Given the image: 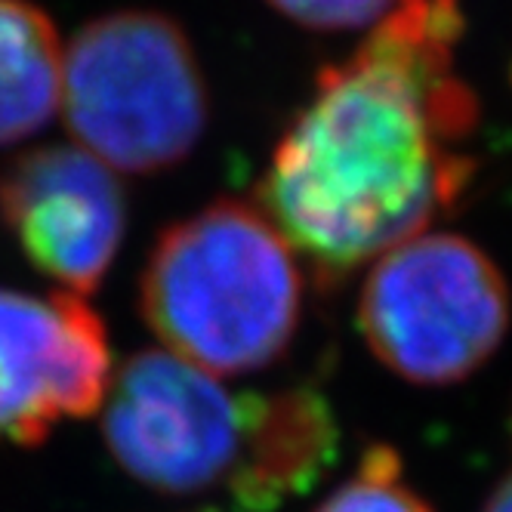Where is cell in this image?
Returning <instances> with one entry per match:
<instances>
[{
  "label": "cell",
  "instance_id": "6da1fadb",
  "mask_svg": "<svg viewBox=\"0 0 512 512\" xmlns=\"http://www.w3.org/2000/svg\"><path fill=\"white\" fill-rule=\"evenodd\" d=\"M451 81L426 0H401L346 65L321 71L260 186V213L321 284L417 238L463 192L472 164L442 152L435 118Z\"/></svg>",
  "mask_w": 512,
  "mask_h": 512
},
{
  "label": "cell",
  "instance_id": "7a4b0ae2",
  "mask_svg": "<svg viewBox=\"0 0 512 512\" xmlns=\"http://www.w3.org/2000/svg\"><path fill=\"white\" fill-rule=\"evenodd\" d=\"M139 309L167 352L213 377L253 374L294 343L303 275L294 250L244 201H216L161 232Z\"/></svg>",
  "mask_w": 512,
  "mask_h": 512
},
{
  "label": "cell",
  "instance_id": "3957f363",
  "mask_svg": "<svg viewBox=\"0 0 512 512\" xmlns=\"http://www.w3.org/2000/svg\"><path fill=\"white\" fill-rule=\"evenodd\" d=\"M65 124L105 167L158 173L186 161L207 127V87L173 19L124 10L93 19L62 53Z\"/></svg>",
  "mask_w": 512,
  "mask_h": 512
},
{
  "label": "cell",
  "instance_id": "277c9868",
  "mask_svg": "<svg viewBox=\"0 0 512 512\" xmlns=\"http://www.w3.org/2000/svg\"><path fill=\"white\" fill-rule=\"evenodd\" d=\"M512 300L488 253L460 235H417L371 269L358 327L374 358L417 386L472 377L509 331Z\"/></svg>",
  "mask_w": 512,
  "mask_h": 512
},
{
  "label": "cell",
  "instance_id": "5b68a950",
  "mask_svg": "<svg viewBox=\"0 0 512 512\" xmlns=\"http://www.w3.org/2000/svg\"><path fill=\"white\" fill-rule=\"evenodd\" d=\"M269 395L232 392L167 349L124 358L102 401L105 445L130 479L161 494H238Z\"/></svg>",
  "mask_w": 512,
  "mask_h": 512
},
{
  "label": "cell",
  "instance_id": "8992f818",
  "mask_svg": "<svg viewBox=\"0 0 512 512\" xmlns=\"http://www.w3.org/2000/svg\"><path fill=\"white\" fill-rule=\"evenodd\" d=\"M108 383L105 324L81 297L0 287V445L34 448L56 423L90 417Z\"/></svg>",
  "mask_w": 512,
  "mask_h": 512
},
{
  "label": "cell",
  "instance_id": "52a82bcc",
  "mask_svg": "<svg viewBox=\"0 0 512 512\" xmlns=\"http://www.w3.org/2000/svg\"><path fill=\"white\" fill-rule=\"evenodd\" d=\"M0 216L34 266L87 297L118 256L127 201L112 167L84 149L47 145L0 176Z\"/></svg>",
  "mask_w": 512,
  "mask_h": 512
},
{
  "label": "cell",
  "instance_id": "ba28073f",
  "mask_svg": "<svg viewBox=\"0 0 512 512\" xmlns=\"http://www.w3.org/2000/svg\"><path fill=\"white\" fill-rule=\"evenodd\" d=\"M337 445L334 411L318 389L294 386L269 395L253 463L232 503L244 512H275L303 497L331 469Z\"/></svg>",
  "mask_w": 512,
  "mask_h": 512
},
{
  "label": "cell",
  "instance_id": "9c48e42d",
  "mask_svg": "<svg viewBox=\"0 0 512 512\" xmlns=\"http://www.w3.org/2000/svg\"><path fill=\"white\" fill-rule=\"evenodd\" d=\"M62 99V44L28 0H0V145L38 133Z\"/></svg>",
  "mask_w": 512,
  "mask_h": 512
},
{
  "label": "cell",
  "instance_id": "30bf717a",
  "mask_svg": "<svg viewBox=\"0 0 512 512\" xmlns=\"http://www.w3.org/2000/svg\"><path fill=\"white\" fill-rule=\"evenodd\" d=\"M318 512H432L429 503L408 485L401 457L386 445L364 451L352 479H346Z\"/></svg>",
  "mask_w": 512,
  "mask_h": 512
},
{
  "label": "cell",
  "instance_id": "8fae6325",
  "mask_svg": "<svg viewBox=\"0 0 512 512\" xmlns=\"http://www.w3.org/2000/svg\"><path fill=\"white\" fill-rule=\"evenodd\" d=\"M269 4L306 28L340 31L364 28L377 19H386L389 10L401 0H269Z\"/></svg>",
  "mask_w": 512,
  "mask_h": 512
},
{
  "label": "cell",
  "instance_id": "7c38bea8",
  "mask_svg": "<svg viewBox=\"0 0 512 512\" xmlns=\"http://www.w3.org/2000/svg\"><path fill=\"white\" fill-rule=\"evenodd\" d=\"M485 512H512V466L503 475V482L494 488L491 500L485 503Z\"/></svg>",
  "mask_w": 512,
  "mask_h": 512
}]
</instances>
